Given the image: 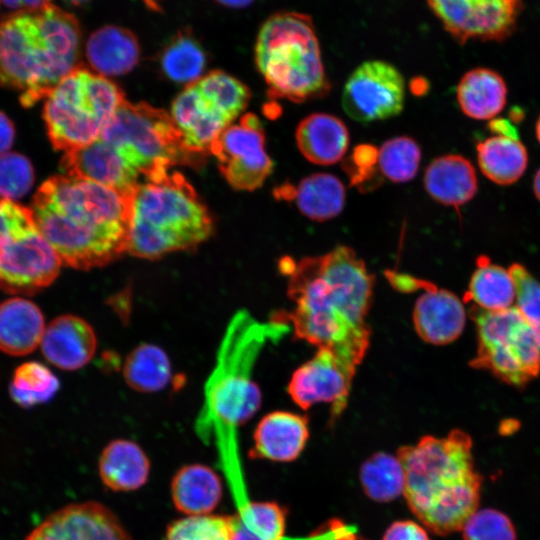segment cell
<instances>
[{"mask_svg":"<svg viewBox=\"0 0 540 540\" xmlns=\"http://www.w3.org/2000/svg\"><path fill=\"white\" fill-rule=\"evenodd\" d=\"M279 271L287 279L290 311L272 320L291 324L295 338L327 347L357 367L370 346L367 322L374 276L356 252L345 245L299 260L283 257Z\"/></svg>","mask_w":540,"mask_h":540,"instance_id":"1","label":"cell"},{"mask_svg":"<svg viewBox=\"0 0 540 540\" xmlns=\"http://www.w3.org/2000/svg\"><path fill=\"white\" fill-rule=\"evenodd\" d=\"M134 190L123 192L85 178L57 175L38 188L30 209L62 263L88 270L127 252Z\"/></svg>","mask_w":540,"mask_h":540,"instance_id":"2","label":"cell"},{"mask_svg":"<svg viewBox=\"0 0 540 540\" xmlns=\"http://www.w3.org/2000/svg\"><path fill=\"white\" fill-rule=\"evenodd\" d=\"M289 331L283 322H260L246 310L236 312L227 326L204 387L196 431L203 440H214L230 478L240 476L237 430L261 405V392L253 380L257 359L268 343H276Z\"/></svg>","mask_w":540,"mask_h":540,"instance_id":"3","label":"cell"},{"mask_svg":"<svg viewBox=\"0 0 540 540\" xmlns=\"http://www.w3.org/2000/svg\"><path fill=\"white\" fill-rule=\"evenodd\" d=\"M396 456L410 511L434 534L460 531L479 507L483 482L475 470L471 437L460 429L445 437L425 435L398 448Z\"/></svg>","mask_w":540,"mask_h":540,"instance_id":"4","label":"cell"},{"mask_svg":"<svg viewBox=\"0 0 540 540\" xmlns=\"http://www.w3.org/2000/svg\"><path fill=\"white\" fill-rule=\"evenodd\" d=\"M80 46L78 20L53 3L13 11L0 21V85L29 108L78 66Z\"/></svg>","mask_w":540,"mask_h":540,"instance_id":"5","label":"cell"},{"mask_svg":"<svg viewBox=\"0 0 540 540\" xmlns=\"http://www.w3.org/2000/svg\"><path fill=\"white\" fill-rule=\"evenodd\" d=\"M212 218L178 172L141 181L135 188L127 252L143 259L195 248L212 232Z\"/></svg>","mask_w":540,"mask_h":540,"instance_id":"6","label":"cell"},{"mask_svg":"<svg viewBox=\"0 0 540 540\" xmlns=\"http://www.w3.org/2000/svg\"><path fill=\"white\" fill-rule=\"evenodd\" d=\"M255 63L272 98L302 103L330 91L313 20L307 14L271 15L257 35Z\"/></svg>","mask_w":540,"mask_h":540,"instance_id":"7","label":"cell"},{"mask_svg":"<svg viewBox=\"0 0 540 540\" xmlns=\"http://www.w3.org/2000/svg\"><path fill=\"white\" fill-rule=\"evenodd\" d=\"M125 100L113 81L77 66L45 98L43 118L52 146L66 153L96 141Z\"/></svg>","mask_w":540,"mask_h":540,"instance_id":"8","label":"cell"},{"mask_svg":"<svg viewBox=\"0 0 540 540\" xmlns=\"http://www.w3.org/2000/svg\"><path fill=\"white\" fill-rule=\"evenodd\" d=\"M100 139L112 144L144 180L168 173L195 155L184 144L171 115L162 109L125 100L105 124Z\"/></svg>","mask_w":540,"mask_h":540,"instance_id":"9","label":"cell"},{"mask_svg":"<svg viewBox=\"0 0 540 540\" xmlns=\"http://www.w3.org/2000/svg\"><path fill=\"white\" fill-rule=\"evenodd\" d=\"M478 348L470 365L503 382L523 387L540 373V326L530 323L514 305L499 311L472 307Z\"/></svg>","mask_w":540,"mask_h":540,"instance_id":"10","label":"cell"},{"mask_svg":"<svg viewBox=\"0 0 540 540\" xmlns=\"http://www.w3.org/2000/svg\"><path fill=\"white\" fill-rule=\"evenodd\" d=\"M62 264L30 207L0 197V288L32 294L50 285Z\"/></svg>","mask_w":540,"mask_h":540,"instance_id":"11","label":"cell"},{"mask_svg":"<svg viewBox=\"0 0 540 540\" xmlns=\"http://www.w3.org/2000/svg\"><path fill=\"white\" fill-rule=\"evenodd\" d=\"M453 39L503 42L516 30L523 0H426Z\"/></svg>","mask_w":540,"mask_h":540,"instance_id":"12","label":"cell"},{"mask_svg":"<svg viewBox=\"0 0 540 540\" xmlns=\"http://www.w3.org/2000/svg\"><path fill=\"white\" fill-rule=\"evenodd\" d=\"M222 175L237 190L260 188L273 169L265 150V133L259 118L244 114L236 124L228 126L212 143Z\"/></svg>","mask_w":540,"mask_h":540,"instance_id":"13","label":"cell"},{"mask_svg":"<svg viewBox=\"0 0 540 540\" xmlns=\"http://www.w3.org/2000/svg\"><path fill=\"white\" fill-rule=\"evenodd\" d=\"M404 99L405 81L400 71L388 62L369 60L348 77L341 103L351 119L370 123L398 115Z\"/></svg>","mask_w":540,"mask_h":540,"instance_id":"14","label":"cell"},{"mask_svg":"<svg viewBox=\"0 0 540 540\" xmlns=\"http://www.w3.org/2000/svg\"><path fill=\"white\" fill-rule=\"evenodd\" d=\"M357 368L333 350L319 347L292 373L287 393L303 410L319 403L330 404V420L333 422L347 407Z\"/></svg>","mask_w":540,"mask_h":540,"instance_id":"15","label":"cell"},{"mask_svg":"<svg viewBox=\"0 0 540 540\" xmlns=\"http://www.w3.org/2000/svg\"><path fill=\"white\" fill-rule=\"evenodd\" d=\"M385 277L398 291H424L417 298L412 312L413 326L421 340L432 345H446L461 335L466 312L454 293L394 270H386Z\"/></svg>","mask_w":540,"mask_h":540,"instance_id":"16","label":"cell"},{"mask_svg":"<svg viewBox=\"0 0 540 540\" xmlns=\"http://www.w3.org/2000/svg\"><path fill=\"white\" fill-rule=\"evenodd\" d=\"M25 540H132L115 514L87 501L69 504L35 527Z\"/></svg>","mask_w":540,"mask_h":540,"instance_id":"17","label":"cell"},{"mask_svg":"<svg viewBox=\"0 0 540 540\" xmlns=\"http://www.w3.org/2000/svg\"><path fill=\"white\" fill-rule=\"evenodd\" d=\"M61 168L67 175L85 178L128 192L140 183V175L110 143L98 138L82 148L64 153Z\"/></svg>","mask_w":540,"mask_h":540,"instance_id":"18","label":"cell"},{"mask_svg":"<svg viewBox=\"0 0 540 540\" xmlns=\"http://www.w3.org/2000/svg\"><path fill=\"white\" fill-rule=\"evenodd\" d=\"M307 415L273 411L258 422L253 433L252 459L291 462L303 452L309 439Z\"/></svg>","mask_w":540,"mask_h":540,"instance_id":"19","label":"cell"},{"mask_svg":"<svg viewBox=\"0 0 540 540\" xmlns=\"http://www.w3.org/2000/svg\"><path fill=\"white\" fill-rule=\"evenodd\" d=\"M171 117L186 149L195 156L210 152L212 143L232 124L208 103L194 82L173 101Z\"/></svg>","mask_w":540,"mask_h":540,"instance_id":"20","label":"cell"},{"mask_svg":"<svg viewBox=\"0 0 540 540\" xmlns=\"http://www.w3.org/2000/svg\"><path fill=\"white\" fill-rule=\"evenodd\" d=\"M41 350L45 358L63 370H77L93 358L97 337L93 327L81 317L62 315L45 328Z\"/></svg>","mask_w":540,"mask_h":540,"instance_id":"21","label":"cell"},{"mask_svg":"<svg viewBox=\"0 0 540 540\" xmlns=\"http://www.w3.org/2000/svg\"><path fill=\"white\" fill-rule=\"evenodd\" d=\"M424 187L436 202L458 210L476 195L478 180L470 160L462 155L447 154L427 166Z\"/></svg>","mask_w":540,"mask_h":540,"instance_id":"22","label":"cell"},{"mask_svg":"<svg viewBox=\"0 0 540 540\" xmlns=\"http://www.w3.org/2000/svg\"><path fill=\"white\" fill-rule=\"evenodd\" d=\"M295 139L301 154L317 165L339 162L349 147L345 123L327 113H313L303 118L296 128Z\"/></svg>","mask_w":540,"mask_h":540,"instance_id":"23","label":"cell"},{"mask_svg":"<svg viewBox=\"0 0 540 540\" xmlns=\"http://www.w3.org/2000/svg\"><path fill=\"white\" fill-rule=\"evenodd\" d=\"M44 317L33 302L16 297L0 304V350L21 356L41 344Z\"/></svg>","mask_w":540,"mask_h":540,"instance_id":"24","label":"cell"},{"mask_svg":"<svg viewBox=\"0 0 540 540\" xmlns=\"http://www.w3.org/2000/svg\"><path fill=\"white\" fill-rule=\"evenodd\" d=\"M140 48L134 34L117 26L93 32L86 43V58L95 73L119 76L131 71L139 61Z\"/></svg>","mask_w":540,"mask_h":540,"instance_id":"25","label":"cell"},{"mask_svg":"<svg viewBox=\"0 0 540 540\" xmlns=\"http://www.w3.org/2000/svg\"><path fill=\"white\" fill-rule=\"evenodd\" d=\"M149 471L147 455L137 443L130 440H113L100 455V478L113 491L139 489L146 483Z\"/></svg>","mask_w":540,"mask_h":540,"instance_id":"26","label":"cell"},{"mask_svg":"<svg viewBox=\"0 0 540 540\" xmlns=\"http://www.w3.org/2000/svg\"><path fill=\"white\" fill-rule=\"evenodd\" d=\"M507 86L496 71L478 67L467 71L460 79L456 96L462 112L473 119L495 118L505 107Z\"/></svg>","mask_w":540,"mask_h":540,"instance_id":"27","label":"cell"},{"mask_svg":"<svg viewBox=\"0 0 540 540\" xmlns=\"http://www.w3.org/2000/svg\"><path fill=\"white\" fill-rule=\"evenodd\" d=\"M172 501L180 512L188 515H206L220 502L222 483L209 467L191 464L182 467L171 482Z\"/></svg>","mask_w":540,"mask_h":540,"instance_id":"28","label":"cell"},{"mask_svg":"<svg viewBox=\"0 0 540 540\" xmlns=\"http://www.w3.org/2000/svg\"><path fill=\"white\" fill-rule=\"evenodd\" d=\"M477 161L483 175L498 185L517 182L528 165L526 147L519 139L494 135L476 146Z\"/></svg>","mask_w":540,"mask_h":540,"instance_id":"29","label":"cell"},{"mask_svg":"<svg viewBox=\"0 0 540 540\" xmlns=\"http://www.w3.org/2000/svg\"><path fill=\"white\" fill-rule=\"evenodd\" d=\"M345 187L334 175L315 173L303 178L292 187L300 212L313 221H327L339 215L345 205Z\"/></svg>","mask_w":540,"mask_h":540,"instance_id":"30","label":"cell"},{"mask_svg":"<svg viewBox=\"0 0 540 540\" xmlns=\"http://www.w3.org/2000/svg\"><path fill=\"white\" fill-rule=\"evenodd\" d=\"M286 508L276 502H246L229 516L231 540H282Z\"/></svg>","mask_w":540,"mask_h":540,"instance_id":"31","label":"cell"},{"mask_svg":"<svg viewBox=\"0 0 540 540\" xmlns=\"http://www.w3.org/2000/svg\"><path fill=\"white\" fill-rule=\"evenodd\" d=\"M465 298L483 310H504L514 306L515 284L508 269L492 264L486 256H480Z\"/></svg>","mask_w":540,"mask_h":540,"instance_id":"32","label":"cell"},{"mask_svg":"<svg viewBox=\"0 0 540 540\" xmlns=\"http://www.w3.org/2000/svg\"><path fill=\"white\" fill-rule=\"evenodd\" d=\"M171 363L163 349L143 343L126 357L123 376L127 385L138 392L152 393L165 388L171 379Z\"/></svg>","mask_w":540,"mask_h":540,"instance_id":"33","label":"cell"},{"mask_svg":"<svg viewBox=\"0 0 540 540\" xmlns=\"http://www.w3.org/2000/svg\"><path fill=\"white\" fill-rule=\"evenodd\" d=\"M359 480L364 494L375 502H391L404 493L403 466L397 456L386 452H376L362 463Z\"/></svg>","mask_w":540,"mask_h":540,"instance_id":"34","label":"cell"},{"mask_svg":"<svg viewBox=\"0 0 540 540\" xmlns=\"http://www.w3.org/2000/svg\"><path fill=\"white\" fill-rule=\"evenodd\" d=\"M160 64L169 79L189 85L201 78L206 57L196 39L187 31H181L164 47Z\"/></svg>","mask_w":540,"mask_h":540,"instance_id":"35","label":"cell"},{"mask_svg":"<svg viewBox=\"0 0 540 540\" xmlns=\"http://www.w3.org/2000/svg\"><path fill=\"white\" fill-rule=\"evenodd\" d=\"M208 103L232 123L247 107L249 88L223 71H212L194 82Z\"/></svg>","mask_w":540,"mask_h":540,"instance_id":"36","label":"cell"},{"mask_svg":"<svg viewBox=\"0 0 540 540\" xmlns=\"http://www.w3.org/2000/svg\"><path fill=\"white\" fill-rule=\"evenodd\" d=\"M59 385L57 377L46 366L27 362L16 369L10 391L15 402L30 407L50 400Z\"/></svg>","mask_w":540,"mask_h":540,"instance_id":"37","label":"cell"},{"mask_svg":"<svg viewBox=\"0 0 540 540\" xmlns=\"http://www.w3.org/2000/svg\"><path fill=\"white\" fill-rule=\"evenodd\" d=\"M420 161L419 145L407 136L389 139L378 150V165L381 173L395 183L412 180L418 172Z\"/></svg>","mask_w":540,"mask_h":540,"instance_id":"38","label":"cell"},{"mask_svg":"<svg viewBox=\"0 0 540 540\" xmlns=\"http://www.w3.org/2000/svg\"><path fill=\"white\" fill-rule=\"evenodd\" d=\"M166 540H231L229 516L195 515L173 522Z\"/></svg>","mask_w":540,"mask_h":540,"instance_id":"39","label":"cell"},{"mask_svg":"<svg viewBox=\"0 0 540 540\" xmlns=\"http://www.w3.org/2000/svg\"><path fill=\"white\" fill-rule=\"evenodd\" d=\"M463 540H516L517 534L511 519L492 508L477 509L465 522Z\"/></svg>","mask_w":540,"mask_h":540,"instance_id":"40","label":"cell"},{"mask_svg":"<svg viewBox=\"0 0 540 540\" xmlns=\"http://www.w3.org/2000/svg\"><path fill=\"white\" fill-rule=\"evenodd\" d=\"M34 183V169L22 154L6 152L0 155V197L17 200L24 197Z\"/></svg>","mask_w":540,"mask_h":540,"instance_id":"41","label":"cell"},{"mask_svg":"<svg viewBox=\"0 0 540 540\" xmlns=\"http://www.w3.org/2000/svg\"><path fill=\"white\" fill-rule=\"evenodd\" d=\"M508 271L515 284V306L532 324L540 326V283L519 263H513Z\"/></svg>","mask_w":540,"mask_h":540,"instance_id":"42","label":"cell"},{"mask_svg":"<svg viewBox=\"0 0 540 540\" xmlns=\"http://www.w3.org/2000/svg\"><path fill=\"white\" fill-rule=\"evenodd\" d=\"M378 164V149L371 145L355 147L344 163V169L350 177L352 185L366 188L376 178L375 170Z\"/></svg>","mask_w":540,"mask_h":540,"instance_id":"43","label":"cell"},{"mask_svg":"<svg viewBox=\"0 0 540 540\" xmlns=\"http://www.w3.org/2000/svg\"><path fill=\"white\" fill-rule=\"evenodd\" d=\"M382 540H431L424 527L412 520L393 522L385 531Z\"/></svg>","mask_w":540,"mask_h":540,"instance_id":"44","label":"cell"},{"mask_svg":"<svg viewBox=\"0 0 540 540\" xmlns=\"http://www.w3.org/2000/svg\"><path fill=\"white\" fill-rule=\"evenodd\" d=\"M15 138L13 122L6 114L0 111V155L6 153L12 146Z\"/></svg>","mask_w":540,"mask_h":540,"instance_id":"45","label":"cell"},{"mask_svg":"<svg viewBox=\"0 0 540 540\" xmlns=\"http://www.w3.org/2000/svg\"><path fill=\"white\" fill-rule=\"evenodd\" d=\"M488 128L491 132L496 133V135H502L507 137H512L519 139L518 130L514 124H512L507 119L496 118L489 122Z\"/></svg>","mask_w":540,"mask_h":540,"instance_id":"46","label":"cell"},{"mask_svg":"<svg viewBox=\"0 0 540 540\" xmlns=\"http://www.w3.org/2000/svg\"><path fill=\"white\" fill-rule=\"evenodd\" d=\"M53 0H0L5 7L14 10L37 9L51 4Z\"/></svg>","mask_w":540,"mask_h":540,"instance_id":"47","label":"cell"},{"mask_svg":"<svg viewBox=\"0 0 540 540\" xmlns=\"http://www.w3.org/2000/svg\"><path fill=\"white\" fill-rule=\"evenodd\" d=\"M218 3L230 8H244L253 3L254 0H216Z\"/></svg>","mask_w":540,"mask_h":540,"instance_id":"48","label":"cell"},{"mask_svg":"<svg viewBox=\"0 0 540 540\" xmlns=\"http://www.w3.org/2000/svg\"><path fill=\"white\" fill-rule=\"evenodd\" d=\"M533 191L536 198L540 202V168L537 170L533 180Z\"/></svg>","mask_w":540,"mask_h":540,"instance_id":"49","label":"cell"},{"mask_svg":"<svg viewBox=\"0 0 540 540\" xmlns=\"http://www.w3.org/2000/svg\"><path fill=\"white\" fill-rule=\"evenodd\" d=\"M149 9L154 11L160 10L162 0H141Z\"/></svg>","mask_w":540,"mask_h":540,"instance_id":"50","label":"cell"},{"mask_svg":"<svg viewBox=\"0 0 540 540\" xmlns=\"http://www.w3.org/2000/svg\"><path fill=\"white\" fill-rule=\"evenodd\" d=\"M535 131H536L537 140L540 143V115H539V117L537 119V122H536Z\"/></svg>","mask_w":540,"mask_h":540,"instance_id":"51","label":"cell"},{"mask_svg":"<svg viewBox=\"0 0 540 540\" xmlns=\"http://www.w3.org/2000/svg\"><path fill=\"white\" fill-rule=\"evenodd\" d=\"M66 1H68L70 3H73V4H81V3L86 2L88 0H66Z\"/></svg>","mask_w":540,"mask_h":540,"instance_id":"52","label":"cell"}]
</instances>
